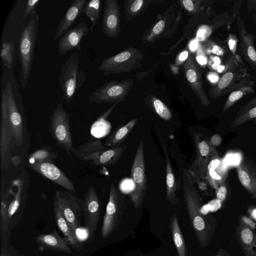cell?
Here are the masks:
<instances>
[{
    "mask_svg": "<svg viewBox=\"0 0 256 256\" xmlns=\"http://www.w3.org/2000/svg\"><path fill=\"white\" fill-rule=\"evenodd\" d=\"M25 109L14 70L2 66L0 90V164L8 169L17 148L28 141Z\"/></svg>",
    "mask_w": 256,
    "mask_h": 256,
    "instance_id": "cell-1",
    "label": "cell"
},
{
    "mask_svg": "<svg viewBox=\"0 0 256 256\" xmlns=\"http://www.w3.org/2000/svg\"><path fill=\"white\" fill-rule=\"evenodd\" d=\"M182 186L184 200L191 225L202 248L209 244L217 226L215 217L203 214L202 201L195 181L188 169H184Z\"/></svg>",
    "mask_w": 256,
    "mask_h": 256,
    "instance_id": "cell-2",
    "label": "cell"
},
{
    "mask_svg": "<svg viewBox=\"0 0 256 256\" xmlns=\"http://www.w3.org/2000/svg\"><path fill=\"white\" fill-rule=\"evenodd\" d=\"M40 16H32L20 36L18 58L20 63L19 80L23 89L28 84L32 69Z\"/></svg>",
    "mask_w": 256,
    "mask_h": 256,
    "instance_id": "cell-3",
    "label": "cell"
},
{
    "mask_svg": "<svg viewBox=\"0 0 256 256\" xmlns=\"http://www.w3.org/2000/svg\"><path fill=\"white\" fill-rule=\"evenodd\" d=\"M24 174L12 180L10 186L3 192L1 190L0 230L7 232L12 216L16 213L26 199L28 188V178Z\"/></svg>",
    "mask_w": 256,
    "mask_h": 256,
    "instance_id": "cell-4",
    "label": "cell"
},
{
    "mask_svg": "<svg viewBox=\"0 0 256 256\" xmlns=\"http://www.w3.org/2000/svg\"><path fill=\"white\" fill-rule=\"evenodd\" d=\"M80 54L74 52L61 66L58 84L62 90V98L68 103L86 80L85 72L80 66Z\"/></svg>",
    "mask_w": 256,
    "mask_h": 256,
    "instance_id": "cell-5",
    "label": "cell"
},
{
    "mask_svg": "<svg viewBox=\"0 0 256 256\" xmlns=\"http://www.w3.org/2000/svg\"><path fill=\"white\" fill-rule=\"evenodd\" d=\"M70 122L62 104H58L50 116L48 129L56 145L69 155L74 148Z\"/></svg>",
    "mask_w": 256,
    "mask_h": 256,
    "instance_id": "cell-6",
    "label": "cell"
},
{
    "mask_svg": "<svg viewBox=\"0 0 256 256\" xmlns=\"http://www.w3.org/2000/svg\"><path fill=\"white\" fill-rule=\"evenodd\" d=\"M143 54L130 46L121 52L102 60L98 69L106 76L112 74L128 72L140 67Z\"/></svg>",
    "mask_w": 256,
    "mask_h": 256,
    "instance_id": "cell-7",
    "label": "cell"
},
{
    "mask_svg": "<svg viewBox=\"0 0 256 256\" xmlns=\"http://www.w3.org/2000/svg\"><path fill=\"white\" fill-rule=\"evenodd\" d=\"M196 150L195 159L188 170L192 174L195 182L204 180L208 176L210 163L217 156L214 147L212 146L210 140L198 132L192 134Z\"/></svg>",
    "mask_w": 256,
    "mask_h": 256,
    "instance_id": "cell-8",
    "label": "cell"
},
{
    "mask_svg": "<svg viewBox=\"0 0 256 256\" xmlns=\"http://www.w3.org/2000/svg\"><path fill=\"white\" fill-rule=\"evenodd\" d=\"M130 175L134 188L130 192V198L134 206L138 209L144 202L148 188L143 140H141L138 145Z\"/></svg>",
    "mask_w": 256,
    "mask_h": 256,
    "instance_id": "cell-9",
    "label": "cell"
},
{
    "mask_svg": "<svg viewBox=\"0 0 256 256\" xmlns=\"http://www.w3.org/2000/svg\"><path fill=\"white\" fill-rule=\"evenodd\" d=\"M134 86L132 79L111 80L92 92L88 98L90 102L117 104L124 100Z\"/></svg>",
    "mask_w": 256,
    "mask_h": 256,
    "instance_id": "cell-10",
    "label": "cell"
},
{
    "mask_svg": "<svg viewBox=\"0 0 256 256\" xmlns=\"http://www.w3.org/2000/svg\"><path fill=\"white\" fill-rule=\"evenodd\" d=\"M124 206V198L117 189L114 182H112L110 186L108 200L102 227L101 236L103 239L108 237L117 228Z\"/></svg>",
    "mask_w": 256,
    "mask_h": 256,
    "instance_id": "cell-11",
    "label": "cell"
},
{
    "mask_svg": "<svg viewBox=\"0 0 256 256\" xmlns=\"http://www.w3.org/2000/svg\"><path fill=\"white\" fill-rule=\"evenodd\" d=\"M243 0L235 2L232 6V18L236 20L239 34V54L241 58L256 71V50L254 47L255 36L247 32L244 20L240 15V9Z\"/></svg>",
    "mask_w": 256,
    "mask_h": 256,
    "instance_id": "cell-12",
    "label": "cell"
},
{
    "mask_svg": "<svg viewBox=\"0 0 256 256\" xmlns=\"http://www.w3.org/2000/svg\"><path fill=\"white\" fill-rule=\"evenodd\" d=\"M26 2V0H18L16 2L6 20L2 34V42L14 41L18 52L20 36L30 19L24 17Z\"/></svg>",
    "mask_w": 256,
    "mask_h": 256,
    "instance_id": "cell-13",
    "label": "cell"
},
{
    "mask_svg": "<svg viewBox=\"0 0 256 256\" xmlns=\"http://www.w3.org/2000/svg\"><path fill=\"white\" fill-rule=\"evenodd\" d=\"M128 145L122 144L120 146L84 152L73 148L72 154L78 159L97 166H110L116 164L126 150Z\"/></svg>",
    "mask_w": 256,
    "mask_h": 256,
    "instance_id": "cell-14",
    "label": "cell"
},
{
    "mask_svg": "<svg viewBox=\"0 0 256 256\" xmlns=\"http://www.w3.org/2000/svg\"><path fill=\"white\" fill-rule=\"evenodd\" d=\"M248 74L247 68L242 61L240 62L224 73L218 82L210 88V97L214 100L230 94L240 85Z\"/></svg>",
    "mask_w": 256,
    "mask_h": 256,
    "instance_id": "cell-15",
    "label": "cell"
},
{
    "mask_svg": "<svg viewBox=\"0 0 256 256\" xmlns=\"http://www.w3.org/2000/svg\"><path fill=\"white\" fill-rule=\"evenodd\" d=\"M54 198L59 204L64 214L74 230L82 226L80 217L82 214L83 200L80 199L68 190H54Z\"/></svg>",
    "mask_w": 256,
    "mask_h": 256,
    "instance_id": "cell-16",
    "label": "cell"
},
{
    "mask_svg": "<svg viewBox=\"0 0 256 256\" xmlns=\"http://www.w3.org/2000/svg\"><path fill=\"white\" fill-rule=\"evenodd\" d=\"M100 212L99 198L96 189L92 186L84 195L82 206V215L85 221V226L90 230L91 240L96 230Z\"/></svg>",
    "mask_w": 256,
    "mask_h": 256,
    "instance_id": "cell-17",
    "label": "cell"
},
{
    "mask_svg": "<svg viewBox=\"0 0 256 256\" xmlns=\"http://www.w3.org/2000/svg\"><path fill=\"white\" fill-rule=\"evenodd\" d=\"M28 166L44 177L58 184L66 190L76 192L73 182L52 162H40L28 164Z\"/></svg>",
    "mask_w": 256,
    "mask_h": 256,
    "instance_id": "cell-18",
    "label": "cell"
},
{
    "mask_svg": "<svg viewBox=\"0 0 256 256\" xmlns=\"http://www.w3.org/2000/svg\"><path fill=\"white\" fill-rule=\"evenodd\" d=\"M183 70L190 86L201 104L208 106L210 104L204 88L202 72L192 56L183 64Z\"/></svg>",
    "mask_w": 256,
    "mask_h": 256,
    "instance_id": "cell-19",
    "label": "cell"
},
{
    "mask_svg": "<svg viewBox=\"0 0 256 256\" xmlns=\"http://www.w3.org/2000/svg\"><path fill=\"white\" fill-rule=\"evenodd\" d=\"M89 30V28L84 22H80L67 30L58 42L59 56H63L72 50H80L82 40L88 34Z\"/></svg>",
    "mask_w": 256,
    "mask_h": 256,
    "instance_id": "cell-20",
    "label": "cell"
},
{
    "mask_svg": "<svg viewBox=\"0 0 256 256\" xmlns=\"http://www.w3.org/2000/svg\"><path fill=\"white\" fill-rule=\"evenodd\" d=\"M102 30L110 38H117L120 34V10L118 4L116 0L106 1Z\"/></svg>",
    "mask_w": 256,
    "mask_h": 256,
    "instance_id": "cell-21",
    "label": "cell"
},
{
    "mask_svg": "<svg viewBox=\"0 0 256 256\" xmlns=\"http://www.w3.org/2000/svg\"><path fill=\"white\" fill-rule=\"evenodd\" d=\"M238 180L251 196L256 198V166L249 158H244L238 164Z\"/></svg>",
    "mask_w": 256,
    "mask_h": 256,
    "instance_id": "cell-22",
    "label": "cell"
},
{
    "mask_svg": "<svg viewBox=\"0 0 256 256\" xmlns=\"http://www.w3.org/2000/svg\"><path fill=\"white\" fill-rule=\"evenodd\" d=\"M234 238L245 256H256V234L240 219L234 233Z\"/></svg>",
    "mask_w": 256,
    "mask_h": 256,
    "instance_id": "cell-23",
    "label": "cell"
},
{
    "mask_svg": "<svg viewBox=\"0 0 256 256\" xmlns=\"http://www.w3.org/2000/svg\"><path fill=\"white\" fill-rule=\"evenodd\" d=\"M35 240L40 249L72 252L70 243L66 238L60 236L56 230L48 234H40L35 238Z\"/></svg>",
    "mask_w": 256,
    "mask_h": 256,
    "instance_id": "cell-24",
    "label": "cell"
},
{
    "mask_svg": "<svg viewBox=\"0 0 256 256\" xmlns=\"http://www.w3.org/2000/svg\"><path fill=\"white\" fill-rule=\"evenodd\" d=\"M87 0H74L60 20L55 31L54 40H58L70 29L77 19L85 6Z\"/></svg>",
    "mask_w": 256,
    "mask_h": 256,
    "instance_id": "cell-25",
    "label": "cell"
},
{
    "mask_svg": "<svg viewBox=\"0 0 256 256\" xmlns=\"http://www.w3.org/2000/svg\"><path fill=\"white\" fill-rule=\"evenodd\" d=\"M53 206L56 222L60 231L68 241L72 248L76 250L82 249V246L77 240L74 230L66 218L56 200L54 198Z\"/></svg>",
    "mask_w": 256,
    "mask_h": 256,
    "instance_id": "cell-26",
    "label": "cell"
},
{
    "mask_svg": "<svg viewBox=\"0 0 256 256\" xmlns=\"http://www.w3.org/2000/svg\"><path fill=\"white\" fill-rule=\"evenodd\" d=\"M254 81L248 74L240 85L230 93L224 104L222 111H226L244 96L254 93Z\"/></svg>",
    "mask_w": 256,
    "mask_h": 256,
    "instance_id": "cell-27",
    "label": "cell"
},
{
    "mask_svg": "<svg viewBox=\"0 0 256 256\" xmlns=\"http://www.w3.org/2000/svg\"><path fill=\"white\" fill-rule=\"evenodd\" d=\"M162 148L166 162V199L172 204H176L179 200L176 194L177 186L176 178L168 150L164 144L162 145Z\"/></svg>",
    "mask_w": 256,
    "mask_h": 256,
    "instance_id": "cell-28",
    "label": "cell"
},
{
    "mask_svg": "<svg viewBox=\"0 0 256 256\" xmlns=\"http://www.w3.org/2000/svg\"><path fill=\"white\" fill-rule=\"evenodd\" d=\"M138 121V118H134L126 124L118 126L108 137L105 145L110 148L122 144Z\"/></svg>",
    "mask_w": 256,
    "mask_h": 256,
    "instance_id": "cell-29",
    "label": "cell"
},
{
    "mask_svg": "<svg viewBox=\"0 0 256 256\" xmlns=\"http://www.w3.org/2000/svg\"><path fill=\"white\" fill-rule=\"evenodd\" d=\"M255 119H256V96L240 108L230 128L239 126L250 120Z\"/></svg>",
    "mask_w": 256,
    "mask_h": 256,
    "instance_id": "cell-30",
    "label": "cell"
},
{
    "mask_svg": "<svg viewBox=\"0 0 256 256\" xmlns=\"http://www.w3.org/2000/svg\"><path fill=\"white\" fill-rule=\"evenodd\" d=\"M0 56L3 66L14 69L18 58V50L14 41L2 42Z\"/></svg>",
    "mask_w": 256,
    "mask_h": 256,
    "instance_id": "cell-31",
    "label": "cell"
},
{
    "mask_svg": "<svg viewBox=\"0 0 256 256\" xmlns=\"http://www.w3.org/2000/svg\"><path fill=\"white\" fill-rule=\"evenodd\" d=\"M170 226L174 244L178 256H187V248L180 228L178 217L174 214L170 218Z\"/></svg>",
    "mask_w": 256,
    "mask_h": 256,
    "instance_id": "cell-32",
    "label": "cell"
},
{
    "mask_svg": "<svg viewBox=\"0 0 256 256\" xmlns=\"http://www.w3.org/2000/svg\"><path fill=\"white\" fill-rule=\"evenodd\" d=\"M101 0H87L81 14H84L90 20V25L89 28L90 32H94V28L96 25L102 9Z\"/></svg>",
    "mask_w": 256,
    "mask_h": 256,
    "instance_id": "cell-33",
    "label": "cell"
},
{
    "mask_svg": "<svg viewBox=\"0 0 256 256\" xmlns=\"http://www.w3.org/2000/svg\"><path fill=\"white\" fill-rule=\"evenodd\" d=\"M58 157L57 152L50 148H42L32 153L28 158V164H32L40 162H52Z\"/></svg>",
    "mask_w": 256,
    "mask_h": 256,
    "instance_id": "cell-34",
    "label": "cell"
},
{
    "mask_svg": "<svg viewBox=\"0 0 256 256\" xmlns=\"http://www.w3.org/2000/svg\"><path fill=\"white\" fill-rule=\"evenodd\" d=\"M152 110L163 120H172V114L170 109L160 100L152 97L151 101Z\"/></svg>",
    "mask_w": 256,
    "mask_h": 256,
    "instance_id": "cell-35",
    "label": "cell"
},
{
    "mask_svg": "<svg viewBox=\"0 0 256 256\" xmlns=\"http://www.w3.org/2000/svg\"><path fill=\"white\" fill-rule=\"evenodd\" d=\"M40 2V0H26L24 13V17L25 18H30L32 16L38 14L36 9Z\"/></svg>",
    "mask_w": 256,
    "mask_h": 256,
    "instance_id": "cell-36",
    "label": "cell"
},
{
    "mask_svg": "<svg viewBox=\"0 0 256 256\" xmlns=\"http://www.w3.org/2000/svg\"><path fill=\"white\" fill-rule=\"evenodd\" d=\"M74 232L78 242L82 244V242L90 238V230L86 227L80 226L74 230Z\"/></svg>",
    "mask_w": 256,
    "mask_h": 256,
    "instance_id": "cell-37",
    "label": "cell"
},
{
    "mask_svg": "<svg viewBox=\"0 0 256 256\" xmlns=\"http://www.w3.org/2000/svg\"><path fill=\"white\" fill-rule=\"evenodd\" d=\"M210 50L217 56L224 57L230 50L225 46H220L214 42H210Z\"/></svg>",
    "mask_w": 256,
    "mask_h": 256,
    "instance_id": "cell-38",
    "label": "cell"
},
{
    "mask_svg": "<svg viewBox=\"0 0 256 256\" xmlns=\"http://www.w3.org/2000/svg\"><path fill=\"white\" fill-rule=\"evenodd\" d=\"M238 38L236 36L233 34L230 33L226 40V42L230 51L232 52V55H236V46Z\"/></svg>",
    "mask_w": 256,
    "mask_h": 256,
    "instance_id": "cell-39",
    "label": "cell"
},
{
    "mask_svg": "<svg viewBox=\"0 0 256 256\" xmlns=\"http://www.w3.org/2000/svg\"><path fill=\"white\" fill-rule=\"evenodd\" d=\"M228 194V190L226 184L224 182L218 186L216 191V198L217 200L222 203L225 200Z\"/></svg>",
    "mask_w": 256,
    "mask_h": 256,
    "instance_id": "cell-40",
    "label": "cell"
},
{
    "mask_svg": "<svg viewBox=\"0 0 256 256\" xmlns=\"http://www.w3.org/2000/svg\"><path fill=\"white\" fill-rule=\"evenodd\" d=\"M240 219L246 225L249 226L252 230H254L256 228V223L250 218L246 216H238Z\"/></svg>",
    "mask_w": 256,
    "mask_h": 256,
    "instance_id": "cell-41",
    "label": "cell"
},
{
    "mask_svg": "<svg viewBox=\"0 0 256 256\" xmlns=\"http://www.w3.org/2000/svg\"><path fill=\"white\" fill-rule=\"evenodd\" d=\"M209 64L210 65L212 69L216 70L221 65L220 58L218 56H212L210 58Z\"/></svg>",
    "mask_w": 256,
    "mask_h": 256,
    "instance_id": "cell-42",
    "label": "cell"
},
{
    "mask_svg": "<svg viewBox=\"0 0 256 256\" xmlns=\"http://www.w3.org/2000/svg\"><path fill=\"white\" fill-rule=\"evenodd\" d=\"M165 22L164 20H160L158 22L152 29V32L155 35L160 34L164 30Z\"/></svg>",
    "mask_w": 256,
    "mask_h": 256,
    "instance_id": "cell-43",
    "label": "cell"
},
{
    "mask_svg": "<svg viewBox=\"0 0 256 256\" xmlns=\"http://www.w3.org/2000/svg\"><path fill=\"white\" fill-rule=\"evenodd\" d=\"M144 2L143 0H136L132 4L130 10L132 12H136L141 8Z\"/></svg>",
    "mask_w": 256,
    "mask_h": 256,
    "instance_id": "cell-44",
    "label": "cell"
},
{
    "mask_svg": "<svg viewBox=\"0 0 256 256\" xmlns=\"http://www.w3.org/2000/svg\"><path fill=\"white\" fill-rule=\"evenodd\" d=\"M210 144L214 147L218 146L222 142V138L218 134L213 135L210 139Z\"/></svg>",
    "mask_w": 256,
    "mask_h": 256,
    "instance_id": "cell-45",
    "label": "cell"
},
{
    "mask_svg": "<svg viewBox=\"0 0 256 256\" xmlns=\"http://www.w3.org/2000/svg\"><path fill=\"white\" fill-rule=\"evenodd\" d=\"M208 78L211 82L215 84H216L219 81L220 78L216 73L211 72L208 75Z\"/></svg>",
    "mask_w": 256,
    "mask_h": 256,
    "instance_id": "cell-46",
    "label": "cell"
},
{
    "mask_svg": "<svg viewBox=\"0 0 256 256\" xmlns=\"http://www.w3.org/2000/svg\"><path fill=\"white\" fill-rule=\"evenodd\" d=\"M182 4L184 8L188 11H192L194 8L193 2L192 0H183Z\"/></svg>",
    "mask_w": 256,
    "mask_h": 256,
    "instance_id": "cell-47",
    "label": "cell"
},
{
    "mask_svg": "<svg viewBox=\"0 0 256 256\" xmlns=\"http://www.w3.org/2000/svg\"><path fill=\"white\" fill-rule=\"evenodd\" d=\"M197 62L200 65H205L207 63V59L205 55L202 52L198 54L196 58Z\"/></svg>",
    "mask_w": 256,
    "mask_h": 256,
    "instance_id": "cell-48",
    "label": "cell"
},
{
    "mask_svg": "<svg viewBox=\"0 0 256 256\" xmlns=\"http://www.w3.org/2000/svg\"><path fill=\"white\" fill-rule=\"evenodd\" d=\"M22 160V156L19 155H13L10 160V163L14 166H18L20 164Z\"/></svg>",
    "mask_w": 256,
    "mask_h": 256,
    "instance_id": "cell-49",
    "label": "cell"
},
{
    "mask_svg": "<svg viewBox=\"0 0 256 256\" xmlns=\"http://www.w3.org/2000/svg\"><path fill=\"white\" fill-rule=\"evenodd\" d=\"M248 212L250 214V218L256 221V208L251 207Z\"/></svg>",
    "mask_w": 256,
    "mask_h": 256,
    "instance_id": "cell-50",
    "label": "cell"
},
{
    "mask_svg": "<svg viewBox=\"0 0 256 256\" xmlns=\"http://www.w3.org/2000/svg\"><path fill=\"white\" fill-rule=\"evenodd\" d=\"M206 30L204 28L200 29L197 34V38L198 40H202L204 38L206 34Z\"/></svg>",
    "mask_w": 256,
    "mask_h": 256,
    "instance_id": "cell-51",
    "label": "cell"
},
{
    "mask_svg": "<svg viewBox=\"0 0 256 256\" xmlns=\"http://www.w3.org/2000/svg\"><path fill=\"white\" fill-rule=\"evenodd\" d=\"M188 52L186 50L182 52L179 56L178 60L180 61L183 62L186 60L188 58Z\"/></svg>",
    "mask_w": 256,
    "mask_h": 256,
    "instance_id": "cell-52",
    "label": "cell"
},
{
    "mask_svg": "<svg viewBox=\"0 0 256 256\" xmlns=\"http://www.w3.org/2000/svg\"><path fill=\"white\" fill-rule=\"evenodd\" d=\"M198 46V43L196 40H192L190 44V50L192 51L195 50Z\"/></svg>",
    "mask_w": 256,
    "mask_h": 256,
    "instance_id": "cell-53",
    "label": "cell"
},
{
    "mask_svg": "<svg viewBox=\"0 0 256 256\" xmlns=\"http://www.w3.org/2000/svg\"><path fill=\"white\" fill-rule=\"evenodd\" d=\"M226 251L220 248L216 253V256H226Z\"/></svg>",
    "mask_w": 256,
    "mask_h": 256,
    "instance_id": "cell-54",
    "label": "cell"
},
{
    "mask_svg": "<svg viewBox=\"0 0 256 256\" xmlns=\"http://www.w3.org/2000/svg\"><path fill=\"white\" fill-rule=\"evenodd\" d=\"M0 256H11L6 250L2 249L0 252Z\"/></svg>",
    "mask_w": 256,
    "mask_h": 256,
    "instance_id": "cell-55",
    "label": "cell"
},
{
    "mask_svg": "<svg viewBox=\"0 0 256 256\" xmlns=\"http://www.w3.org/2000/svg\"><path fill=\"white\" fill-rule=\"evenodd\" d=\"M252 18L254 21L256 22V14L252 16Z\"/></svg>",
    "mask_w": 256,
    "mask_h": 256,
    "instance_id": "cell-56",
    "label": "cell"
},
{
    "mask_svg": "<svg viewBox=\"0 0 256 256\" xmlns=\"http://www.w3.org/2000/svg\"><path fill=\"white\" fill-rule=\"evenodd\" d=\"M254 124L256 125V119H255V120H254Z\"/></svg>",
    "mask_w": 256,
    "mask_h": 256,
    "instance_id": "cell-57",
    "label": "cell"
},
{
    "mask_svg": "<svg viewBox=\"0 0 256 256\" xmlns=\"http://www.w3.org/2000/svg\"><path fill=\"white\" fill-rule=\"evenodd\" d=\"M226 256H231L230 255L228 254H226Z\"/></svg>",
    "mask_w": 256,
    "mask_h": 256,
    "instance_id": "cell-58",
    "label": "cell"
}]
</instances>
